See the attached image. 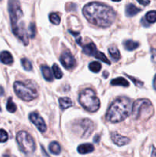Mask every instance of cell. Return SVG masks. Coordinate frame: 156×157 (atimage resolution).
Listing matches in <instances>:
<instances>
[{
  "label": "cell",
  "mask_w": 156,
  "mask_h": 157,
  "mask_svg": "<svg viewBox=\"0 0 156 157\" xmlns=\"http://www.w3.org/2000/svg\"><path fill=\"white\" fill-rule=\"evenodd\" d=\"M83 14L89 22L102 28L111 25L116 17V12L113 8L96 2L86 5L83 9Z\"/></svg>",
  "instance_id": "obj_1"
},
{
  "label": "cell",
  "mask_w": 156,
  "mask_h": 157,
  "mask_svg": "<svg viewBox=\"0 0 156 157\" xmlns=\"http://www.w3.org/2000/svg\"><path fill=\"white\" fill-rule=\"evenodd\" d=\"M153 87H154V90H156V75L155 76H154V80H153Z\"/></svg>",
  "instance_id": "obj_33"
},
{
  "label": "cell",
  "mask_w": 156,
  "mask_h": 157,
  "mask_svg": "<svg viewBox=\"0 0 156 157\" xmlns=\"http://www.w3.org/2000/svg\"><path fill=\"white\" fill-rule=\"evenodd\" d=\"M138 2L140 3L142 6H148L150 3V0H137Z\"/></svg>",
  "instance_id": "obj_32"
},
{
  "label": "cell",
  "mask_w": 156,
  "mask_h": 157,
  "mask_svg": "<svg viewBox=\"0 0 156 157\" xmlns=\"http://www.w3.org/2000/svg\"><path fill=\"white\" fill-rule=\"evenodd\" d=\"M1 110H1V107H0V111H1Z\"/></svg>",
  "instance_id": "obj_38"
},
{
  "label": "cell",
  "mask_w": 156,
  "mask_h": 157,
  "mask_svg": "<svg viewBox=\"0 0 156 157\" xmlns=\"http://www.w3.org/2000/svg\"><path fill=\"white\" fill-rule=\"evenodd\" d=\"M111 139L113 142L116 145L119 146V147H122V146L127 145L130 143V139L125 136L119 135L117 133H113L111 134Z\"/></svg>",
  "instance_id": "obj_12"
},
{
  "label": "cell",
  "mask_w": 156,
  "mask_h": 157,
  "mask_svg": "<svg viewBox=\"0 0 156 157\" xmlns=\"http://www.w3.org/2000/svg\"><path fill=\"white\" fill-rule=\"evenodd\" d=\"M9 139V135L6 130L1 129L0 130V143H5Z\"/></svg>",
  "instance_id": "obj_29"
},
{
  "label": "cell",
  "mask_w": 156,
  "mask_h": 157,
  "mask_svg": "<svg viewBox=\"0 0 156 157\" xmlns=\"http://www.w3.org/2000/svg\"><path fill=\"white\" fill-rule=\"evenodd\" d=\"M21 65L22 67H24V69L27 71H31L32 70V62L29 61L28 58H24L21 60Z\"/></svg>",
  "instance_id": "obj_25"
},
{
  "label": "cell",
  "mask_w": 156,
  "mask_h": 157,
  "mask_svg": "<svg viewBox=\"0 0 156 157\" xmlns=\"http://www.w3.org/2000/svg\"><path fill=\"white\" fill-rule=\"evenodd\" d=\"M49 19H50V22L54 25H59L61 22V18L57 13H50L49 15Z\"/></svg>",
  "instance_id": "obj_27"
},
{
  "label": "cell",
  "mask_w": 156,
  "mask_h": 157,
  "mask_svg": "<svg viewBox=\"0 0 156 157\" xmlns=\"http://www.w3.org/2000/svg\"><path fill=\"white\" fill-rule=\"evenodd\" d=\"M36 28L34 23H31L28 27V35L31 38H34L36 35Z\"/></svg>",
  "instance_id": "obj_28"
},
{
  "label": "cell",
  "mask_w": 156,
  "mask_h": 157,
  "mask_svg": "<svg viewBox=\"0 0 156 157\" xmlns=\"http://www.w3.org/2000/svg\"><path fill=\"white\" fill-rule=\"evenodd\" d=\"M123 46L126 50L133 51L136 50L139 47V43L132 41V40H125L123 42Z\"/></svg>",
  "instance_id": "obj_19"
},
{
  "label": "cell",
  "mask_w": 156,
  "mask_h": 157,
  "mask_svg": "<svg viewBox=\"0 0 156 157\" xmlns=\"http://www.w3.org/2000/svg\"><path fill=\"white\" fill-rule=\"evenodd\" d=\"M78 128V134L82 138H87L94 130V124L89 119H83L76 124Z\"/></svg>",
  "instance_id": "obj_9"
},
{
  "label": "cell",
  "mask_w": 156,
  "mask_h": 157,
  "mask_svg": "<svg viewBox=\"0 0 156 157\" xmlns=\"http://www.w3.org/2000/svg\"><path fill=\"white\" fill-rule=\"evenodd\" d=\"M132 104L128 98H118L109 107L106 118L111 123L122 122L132 113Z\"/></svg>",
  "instance_id": "obj_3"
},
{
  "label": "cell",
  "mask_w": 156,
  "mask_h": 157,
  "mask_svg": "<svg viewBox=\"0 0 156 157\" xmlns=\"http://www.w3.org/2000/svg\"><path fill=\"white\" fill-rule=\"evenodd\" d=\"M6 109L10 113H15L17 110V107L16 105L15 104V103L13 102L12 101V98H9L8 99L7 101V104H6Z\"/></svg>",
  "instance_id": "obj_23"
},
{
  "label": "cell",
  "mask_w": 156,
  "mask_h": 157,
  "mask_svg": "<svg viewBox=\"0 0 156 157\" xmlns=\"http://www.w3.org/2000/svg\"><path fill=\"white\" fill-rule=\"evenodd\" d=\"M16 140L20 150L26 156L34 153L36 149L35 142L33 137L25 131H20L17 133Z\"/></svg>",
  "instance_id": "obj_7"
},
{
  "label": "cell",
  "mask_w": 156,
  "mask_h": 157,
  "mask_svg": "<svg viewBox=\"0 0 156 157\" xmlns=\"http://www.w3.org/2000/svg\"><path fill=\"white\" fill-rule=\"evenodd\" d=\"M108 52L110 53V57L114 61H118L120 59V52L116 47H110L108 49Z\"/></svg>",
  "instance_id": "obj_20"
},
{
  "label": "cell",
  "mask_w": 156,
  "mask_h": 157,
  "mask_svg": "<svg viewBox=\"0 0 156 157\" xmlns=\"http://www.w3.org/2000/svg\"><path fill=\"white\" fill-rule=\"evenodd\" d=\"M99 136H95L94 137V140H93V141H94L95 143H98L99 142Z\"/></svg>",
  "instance_id": "obj_36"
},
{
  "label": "cell",
  "mask_w": 156,
  "mask_h": 157,
  "mask_svg": "<svg viewBox=\"0 0 156 157\" xmlns=\"http://www.w3.org/2000/svg\"><path fill=\"white\" fill-rule=\"evenodd\" d=\"M101 67L102 66H101L100 63L98 61H93L89 64V69L94 73H98L99 71H100Z\"/></svg>",
  "instance_id": "obj_22"
},
{
  "label": "cell",
  "mask_w": 156,
  "mask_h": 157,
  "mask_svg": "<svg viewBox=\"0 0 156 157\" xmlns=\"http://www.w3.org/2000/svg\"><path fill=\"white\" fill-rule=\"evenodd\" d=\"M41 72H42L43 77L44 78V79L47 81H52L54 79L53 76V72L51 71V70L50 69V67H47V66H42L41 68Z\"/></svg>",
  "instance_id": "obj_16"
},
{
  "label": "cell",
  "mask_w": 156,
  "mask_h": 157,
  "mask_svg": "<svg viewBox=\"0 0 156 157\" xmlns=\"http://www.w3.org/2000/svg\"><path fill=\"white\" fill-rule=\"evenodd\" d=\"M82 48L83 52L85 53L86 55L94 57L96 59L99 60V61H102V62L106 63V64H109V65L110 64V61H109V59L106 58V56L96 48V46L95 45L94 43L90 42L87 44H84V45L83 44Z\"/></svg>",
  "instance_id": "obj_8"
},
{
  "label": "cell",
  "mask_w": 156,
  "mask_h": 157,
  "mask_svg": "<svg viewBox=\"0 0 156 157\" xmlns=\"http://www.w3.org/2000/svg\"><path fill=\"white\" fill-rule=\"evenodd\" d=\"M155 156H156V153H155Z\"/></svg>",
  "instance_id": "obj_39"
},
{
  "label": "cell",
  "mask_w": 156,
  "mask_h": 157,
  "mask_svg": "<svg viewBox=\"0 0 156 157\" xmlns=\"http://www.w3.org/2000/svg\"><path fill=\"white\" fill-rule=\"evenodd\" d=\"M126 76L128 77V78H130V80H131V81H132L133 83H134L135 85H136V86H137V87H142V86H143L144 83L142 82V81H141L140 80L136 79V78H133V77L129 76V75H126Z\"/></svg>",
  "instance_id": "obj_30"
},
{
  "label": "cell",
  "mask_w": 156,
  "mask_h": 157,
  "mask_svg": "<svg viewBox=\"0 0 156 157\" xmlns=\"http://www.w3.org/2000/svg\"><path fill=\"white\" fill-rule=\"evenodd\" d=\"M112 1H113V2H119V1H121V0H112Z\"/></svg>",
  "instance_id": "obj_37"
},
{
  "label": "cell",
  "mask_w": 156,
  "mask_h": 157,
  "mask_svg": "<svg viewBox=\"0 0 156 157\" xmlns=\"http://www.w3.org/2000/svg\"><path fill=\"white\" fill-rule=\"evenodd\" d=\"M2 157H15L13 155H11V154H3Z\"/></svg>",
  "instance_id": "obj_35"
},
{
  "label": "cell",
  "mask_w": 156,
  "mask_h": 157,
  "mask_svg": "<svg viewBox=\"0 0 156 157\" xmlns=\"http://www.w3.org/2000/svg\"><path fill=\"white\" fill-rule=\"evenodd\" d=\"M78 101L85 110L90 112H96L100 107V101L96 93L90 88L85 89L79 94Z\"/></svg>",
  "instance_id": "obj_5"
},
{
  "label": "cell",
  "mask_w": 156,
  "mask_h": 157,
  "mask_svg": "<svg viewBox=\"0 0 156 157\" xmlns=\"http://www.w3.org/2000/svg\"><path fill=\"white\" fill-rule=\"evenodd\" d=\"M0 1H1V0H0Z\"/></svg>",
  "instance_id": "obj_40"
},
{
  "label": "cell",
  "mask_w": 156,
  "mask_h": 157,
  "mask_svg": "<svg viewBox=\"0 0 156 157\" xmlns=\"http://www.w3.org/2000/svg\"><path fill=\"white\" fill-rule=\"evenodd\" d=\"M145 19L148 22L154 23L156 21V10L150 11L145 15Z\"/></svg>",
  "instance_id": "obj_24"
},
{
  "label": "cell",
  "mask_w": 156,
  "mask_h": 157,
  "mask_svg": "<svg viewBox=\"0 0 156 157\" xmlns=\"http://www.w3.org/2000/svg\"><path fill=\"white\" fill-rule=\"evenodd\" d=\"M52 70H53L54 75L55 78L57 79H60L63 77V73L61 71V70L60 69V67H58V65L57 64H54L53 67H52Z\"/></svg>",
  "instance_id": "obj_26"
},
{
  "label": "cell",
  "mask_w": 156,
  "mask_h": 157,
  "mask_svg": "<svg viewBox=\"0 0 156 157\" xmlns=\"http://www.w3.org/2000/svg\"><path fill=\"white\" fill-rule=\"evenodd\" d=\"M13 57L11 55L10 52H7V51H4V52L0 53V61L3 64L10 65L13 63Z\"/></svg>",
  "instance_id": "obj_13"
},
{
  "label": "cell",
  "mask_w": 156,
  "mask_h": 157,
  "mask_svg": "<svg viewBox=\"0 0 156 157\" xmlns=\"http://www.w3.org/2000/svg\"><path fill=\"white\" fill-rule=\"evenodd\" d=\"M151 59H152L153 62L156 63V50L153 48L151 49Z\"/></svg>",
  "instance_id": "obj_31"
},
{
  "label": "cell",
  "mask_w": 156,
  "mask_h": 157,
  "mask_svg": "<svg viewBox=\"0 0 156 157\" xmlns=\"http://www.w3.org/2000/svg\"><path fill=\"white\" fill-rule=\"evenodd\" d=\"M29 119L40 132L44 133L47 130V125H46L44 119L40 116L39 113H36V112H32L29 115Z\"/></svg>",
  "instance_id": "obj_11"
},
{
  "label": "cell",
  "mask_w": 156,
  "mask_h": 157,
  "mask_svg": "<svg viewBox=\"0 0 156 157\" xmlns=\"http://www.w3.org/2000/svg\"><path fill=\"white\" fill-rule=\"evenodd\" d=\"M59 104L61 110H66L73 106V102L69 98H61L59 99Z\"/></svg>",
  "instance_id": "obj_17"
},
{
  "label": "cell",
  "mask_w": 156,
  "mask_h": 157,
  "mask_svg": "<svg viewBox=\"0 0 156 157\" xmlns=\"http://www.w3.org/2000/svg\"><path fill=\"white\" fill-rule=\"evenodd\" d=\"M60 61H61V64L68 70L74 68L76 65V59L68 50L64 51L61 54V57H60Z\"/></svg>",
  "instance_id": "obj_10"
},
{
  "label": "cell",
  "mask_w": 156,
  "mask_h": 157,
  "mask_svg": "<svg viewBox=\"0 0 156 157\" xmlns=\"http://www.w3.org/2000/svg\"><path fill=\"white\" fill-rule=\"evenodd\" d=\"M93 150H94V147L90 144H81L77 148L78 153L80 154H87V153H92Z\"/></svg>",
  "instance_id": "obj_15"
},
{
  "label": "cell",
  "mask_w": 156,
  "mask_h": 157,
  "mask_svg": "<svg viewBox=\"0 0 156 157\" xmlns=\"http://www.w3.org/2000/svg\"><path fill=\"white\" fill-rule=\"evenodd\" d=\"M8 9L14 35L18 37L24 45H28L29 43L28 32L26 31L24 23L19 21L23 16V12L20 2L18 0H9Z\"/></svg>",
  "instance_id": "obj_2"
},
{
  "label": "cell",
  "mask_w": 156,
  "mask_h": 157,
  "mask_svg": "<svg viewBox=\"0 0 156 157\" xmlns=\"http://www.w3.org/2000/svg\"><path fill=\"white\" fill-rule=\"evenodd\" d=\"M4 95V89L2 86H0V97L3 96Z\"/></svg>",
  "instance_id": "obj_34"
},
{
  "label": "cell",
  "mask_w": 156,
  "mask_h": 157,
  "mask_svg": "<svg viewBox=\"0 0 156 157\" xmlns=\"http://www.w3.org/2000/svg\"><path fill=\"white\" fill-rule=\"evenodd\" d=\"M141 12V9L136 7L135 5L129 3L125 7V14L128 17H132Z\"/></svg>",
  "instance_id": "obj_14"
},
{
  "label": "cell",
  "mask_w": 156,
  "mask_h": 157,
  "mask_svg": "<svg viewBox=\"0 0 156 157\" xmlns=\"http://www.w3.org/2000/svg\"><path fill=\"white\" fill-rule=\"evenodd\" d=\"M111 84L113 86H122V87H127L129 86V83L126 79L123 78H116L111 81Z\"/></svg>",
  "instance_id": "obj_18"
},
{
  "label": "cell",
  "mask_w": 156,
  "mask_h": 157,
  "mask_svg": "<svg viewBox=\"0 0 156 157\" xmlns=\"http://www.w3.org/2000/svg\"><path fill=\"white\" fill-rule=\"evenodd\" d=\"M14 90L17 96L24 101H32L38 97V93L35 86L26 84L21 81H16L14 84Z\"/></svg>",
  "instance_id": "obj_6"
},
{
  "label": "cell",
  "mask_w": 156,
  "mask_h": 157,
  "mask_svg": "<svg viewBox=\"0 0 156 157\" xmlns=\"http://www.w3.org/2000/svg\"><path fill=\"white\" fill-rule=\"evenodd\" d=\"M132 113L136 120L147 121L154 113V108L149 100L139 99L133 103Z\"/></svg>",
  "instance_id": "obj_4"
},
{
  "label": "cell",
  "mask_w": 156,
  "mask_h": 157,
  "mask_svg": "<svg viewBox=\"0 0 156 157\" xmlns=\"http://www.w3.org/2000/svg\"><path fill=\"white\" fill-rule=\"evenodd\" d=\"M49 150L54 155H59L61 153V148L58 142H51L49 145Z\"/></svg>",
  "instance_id": "obj_21"
}]
</instances>
